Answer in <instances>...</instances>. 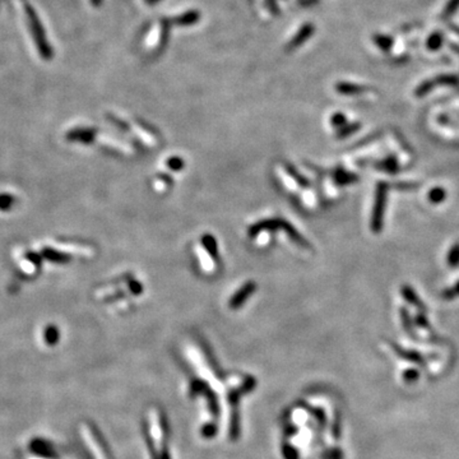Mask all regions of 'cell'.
<instances>
[{"label":"cell","instance_id":"obj_1","mask_svg":"<svg viewBox=\"0 0 459 459\" xmlns=\"http://www.w3.org/2000/svg\"><path fill=\"white\" fill-rule=\"evenodd\" d=\"M384 200H385L384 185H380L379 186V191H378L377 205H375V211H374V218H373V226H374V228H375V230H380V227H382L383 209H384Z\"/></svg>","mask_w":459,"mask_h":459},{"label":"cell","instance_id":"obj_2","mask_svg":"<svg viewBox=\"0 0 459 459\" xmlns=\"http://www.w3.org/2000/svg\"><path fill=\"white\" fill-rule=\"evenodd\" d=\"M300 33L297 34V36H295L294 38H292V42H291V46H299L300 43L303 42V38L304 37H308L309 34L311 33V31H313V27L311 26H305L304 27L303 29H300Z\"/></svg>","mask_w":459,"mask_h":459},{"label":"cell","instance_id":"obj_3","mask_svg":"<svg viewBox=\"0 0 459 459\" xmlns=\"http://www.w3.org/2000/svg\"><path fill=\"white\" fill-rule=\"evenodd\" d=\"M429 199L433 203H440L445 199V190L442 188H435L430 191Z\"/></svg>","mask_w":459,"mask_h":459},{"label":"cell","instance_id":"obj_4","mask_svg":"<svg viewBox=\"0 0 459 459\" xmlns=\"http://www.w3.org/2000/svg\"><path fill=\"white\" fill-rule=\"evenodd\" d=\"M448 264L453 268L458 267L459 264V244H456L454 248L452 249L448 257Z\"/></svg>","mask_w":459,"mask_h":459},{"label":"cell","instance_id":"obj_5","mask_svg":"<svg viewBox=\"0 0 459 459\" xmlns=\"http://www.w3.org/2000/svg\"><path fill=\"white\" fill-rule=\"evenodd\" d=\"M403 295H405V297L408 300V301H410L411 304H414V305L422 306V304L420 303V300L416 297V294H415L414 290H412L411 287L406 286V287L403 288Z\"/></svg>","mask_w":459,"mask_h":459},{"label":"cell","instance_id":"obj_6","mask_svg":"<svg viewBox=\"0 0 459 459\" xmlns=\"http://www.w3.org/2000/svg\"><path fill=\"white\" fill-rule=\"evenodd\" d=\"M440 45H442V36H440V34L435 33L429 38L428 46L431 50H437L438 47H440Z\"/></svg>","mask_w":459,"mask_h":459},{"label":"cell","instance_id":"obj_7","mask_svg":"<svg viewBox=\"0 0 459 459\" xmlns=\"http://www.w3.org/2000/svg\"><path fill=\"white\" fill-rule=\"evenodd\" d=\"M458 6H459V0H451V1L448 3V5H447V8H445V14L447 15L453 14Z\"/></svg>","mask_w":459,"mask_h":459},{"label":"cell","instance_id":"obj_8","mask_svg":"<svg viewBox=\"0 0 459 459\" xmlns=\"http://www.w3.org/2000/svg\"><path fill=\"white\" fill-rule=\"evenodd\" d=\"M180 19L181 20L179 23H181V24H190V23L197 22V15H195V13H188V14L183 15Z\"/></svg>","mask_w":459,"mask_h":459},{"label":"cell","instance_id":"obj_9","mask_svg":"<svg viewBox=\"0 0 459 459\" xmlns=\"http://www.w3.org/2000/svg\"><path fill=\"white\" fill-rule=\"evenodd\" d=\"M375 42H377V45H379L380 47H383V49H387V47H389V46L392 45V38L384 37V36H378Z\"/></svg>","mask_w":459,"mask_h":459},{"label":"cell","instance_id":"obj_10","mask_svg":"<svg viewBox=\"0 0 459 459\" xmlns=\"http://www.w3.org/2000/svg\"><path fill=\"white\" fill-rule=\"evenodd\" d=\"M447 294H448V295H459V282L457 283L456 286H454L453 290H451V291H448V292H447Z\"/></svg>","mask_w":459,"mask_h":459}]
</instances>
